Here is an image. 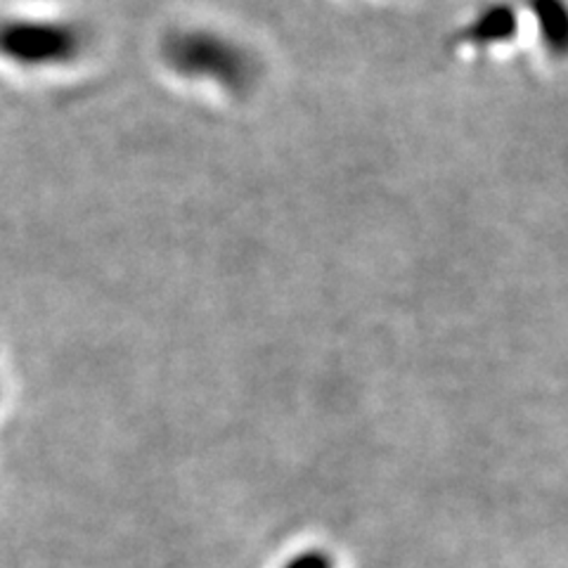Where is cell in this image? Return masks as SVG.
Returning a JSON list of instances; mask_svg holds the SVG:
<instances>
[{
	"label": "cell",
	"mask_w": 568,
	"mask_h": 568,
	"mask_svg": "<svg viewBox=\"0 0 568 568\" xmlns=\"http://www.w3.org/2000/svg\"><path fill=\"white\" fill-rule=\"evenodd\" d=\"M166 62L192 79H211L227 91L242 93L256 79L248 52L216 31H175L164 41Z\"/></svg>",
	"instance_id": "cell-1"
},
{
	"label": "cell",
	"mask_w": 568,
	"mask_h": 568,
	"mask_svg": "<svg viewBox=\"0 0 568 568\" xmlns=\"http://www.w3.org/2000/svg\"><path fill=\"white\" fill-rule=\"evenodd\" d=\"M85 45L79 24L64 20H0V58L22 67H58L74 62Z\"/></svg>",
	"instance_id": "cell-2"
},
{
	"label": "cell",
	"mask_w": 568,
	"mask_h": 568,
	"mask_svg": "<svg viewBox=\"0 0 568 568\" xmlns=\"http://www.w3.org/2000/svg\"><path fill=\"white\" fill-rule=\"evenodd\" d=\"M287 568H334V566L325 552H306L296 557Z\"/></svg>",
	"instance_id": "cell-3"
}]
</instances>
